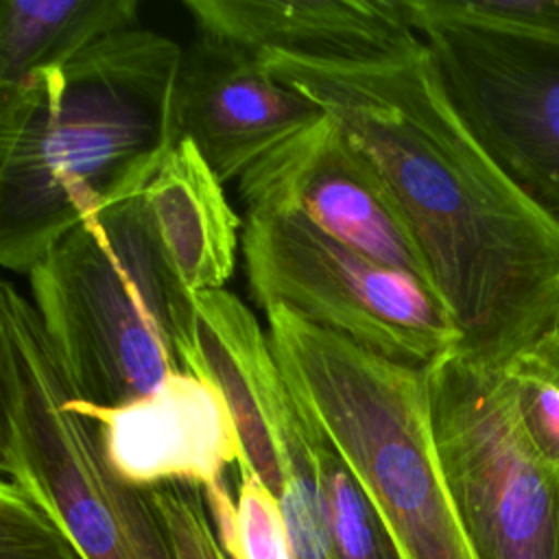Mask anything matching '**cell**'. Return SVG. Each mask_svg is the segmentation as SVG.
<instances>
[{
  "label": "cell",
  "mask_w": 559,
  "mask_h": 559,
  "mask_svg": "<svg viewBox=\"0 0 559 559\" xmlns=\"http://www.w3.org/2000/svg\"><path fill=\"white\" fill-rule=\"evenodd\" d=\"M258 57L373 164L456 323L459 354L500 369L559 328V223L465 127L426 44L365 66Z\"/></svg>",
  "instance_id": "cell-1"
},
{
  "label": "cell",
  "mask_w": 559,
  "mask_h": 559,
  "mask_svg": "<svg viewBox=\"0 0 559 559\" xmlns=\"http://www.w3.org/2000/svg\"><path fill=\"white\" fill-rule=\"evenodd\" d=\"M181 57L140 24L0 87L4 269L28 273L92 214L142 192L177 142Z\"/></svg>",
  "instance_id": "cell-2"
},
{
  "label": "cell",
  "mask_w": 559,
  "mask_h": 559,
  "mask_svg": "<svg viewBox=\"0 0 559 559\" xmlns=\"http://www.w3.org/2000/svg\"><path fill=\"white\" fill-rule=\"evenodd\" d=\"M26 275L79 400L129 404L190 371L194 293L164 258L140 192L76 225Z\"/></svg>",
  "instance_id": "cell-3"
},
{
  "label": "cell",
  "mask_w": 559,
  "mask_h": 559,
  "mask_svg": "<svg viewBox=\"0 0 559 559\" xmlns=\"http://www.w3.org/2000/svg\"><path fill=\"white\" fill-rule=\"evenodd\" d=\"M269 338L304 421L341 454L404 559H476L437 459L426 369L386 360L284 306Z\"/></svg>",
  "instance_id": "cell-4"
},
{
  "label": "cell",
  "mask_w": 559,
  "mask_h": 559,
  "mask_svg": "<svg viewBox=\"0 0 559 559\" xmlns=\"http://www.w3.org/2000/svg\"><path fill=\"white\" fill-rule=\"evenodd\" d=\"M39 314L11 282L0 288V469L85 559H179L151 489L114 474Z\"/></svg>",
  "instance_id": "cell-5"
},
{
  "label": "cell",
  "mask_w": 559,
  "mask_h": 559,
  "mask_svg": "<svg viewBox=\"0 0 559 559\" xmlns=\"http://www.w3.org/2000/svg\"><path fill=\"white\" fill-rule=\"evenodd\" d=\"M242 255L253 299L413 369L459 352L461 334L424 282L328 236L293 212H247Z\"/></svg>",
  "instance_id": "cell-6"
},
{
  "label": "cell",
  "mask_w": 559,
  "mask_h": 559,
  "mask_svg": "<svg viewBox=\"0 0 559 559\" xmlns=\"http://www.w3.org/2000/svg\"><path fill=\"white\" fill-rule=\"evenodd\" d=\"M430 432L476 559H559V469L522 435L500 369L452 352L426 369Z\"/></svg>",
  "instance_id": "cell-7"
},
{
  "label": "cell",
  "mask_w": 559,
  "mask_h": 559,
  "mask_svg": "<svg viewBox=\"0 0 559 559\" xmlns=\"http://www.w3.org/2000/svg\"><path fill=\"white\" fill-rule=\"evenodd\" d=\"M448 98L489 157L559 223V52L400 0Z\"/></svg>",
  "instance_id": "cell-8"
},
{
  "label": "cell",
  "mask_w": 559,
  "mask_h": 559,
  "mask_svg": "<svg viewBox=\"0 0 559 559\" xmlns=\"http://www.w3.org/2000/svg\"><path fill=\"white\" fill-rule=\"evenodd\" d=\"M236 188L249 212L299 214L328 236L432 288L393 194L330 116L260 162Z\"/></svg>",
  "instance_id": "cell-9"
},
{
  "label": "cell",
  "mask_w": 559,
  "mask_h": 559,
  "mask_svg": "<svg viewBox=\"0 0 559 559\" xmlns=\"http://www.w3.org/2000/svg\"><path fill=\"white\" fill-rule=\"evenodd\" d=\"M328 114L236 44L197 35L175 94L177 140H192L223 183H238Z\"/></svg>",
  "instance_id": "cell-10"
},
{
  "label": "cell",
  "mask_w": 559,
  "mask_h": 559,
  "mask_svg": "<svg viewBox=\"0 0 559 559\" xmlns=\"http://www.w3.org/2000/svg\"><path fill=\"white\" fill-rule=\"evenodd\" d=\"M68 404L92 421L114 474L138 489H207L240 461V439L225 397L188 371L173 373L129 404L94 406L74 393Z\"/></svg>",
  "instance_id": "cell-11"
},
{
  "label": "cell",
  "mask_w": 559,
  "mask_h": 559,
  "mask_svg": "<svg viewBox=\"0 0 559 559\" xmlns=\"http://www.w3.org/2000/svg\"><path fill=\"white\" fill-rule=\"evenodd\" d=\"M194 356L190 371L227 402L240 439V469L277 498L286 485L288 445L301 430L269 332L234 293H194Z\"/></svg>",
  "instance_id": "cell-12"
},
{
  "label": "cell",
  "mask_w": 559,
  "mask_h": 559,
  "mask_svg": "<svg viewBox=\"0 0 559 559\" xmlns=\"http://www.w3.org/2000/svg\"><path fill=\"white\" fill-rule=\"evenodd\" d=\"M183 9L199 35L317 63H382L424 44L400 0H186Z\"/></svg>",
  "instance_id": "cell-13"
},
{
  "label": "cell",
  "mask_w": 559,
  "mask_h": 559,
  "mask_svg": "<svg viewBox=\"0 0 559 559\" xmlns=\"http://www.w3.org/2000/svg\"><path fill=\"white\" fill-rule=\"evenodd\" d=\"M223 186L199 146L181 138L140 192L151 231L190 293L225 288L234 275L240 218Z\"/></svg>",
  "instance_id": "cell-14"
},
{
  "label": "cell",
  "mask_w": 559,
  "mask_h": 559,
  "mask_svg": "<svg viewBox=\"0 0 559 559\" xmlns=\"http://www.w3.org/2000/svg\"><path fill=\"white\" fill-rule=\"evenodd\" d=\"M140 26L135 0H2L0 87L61 66L94 41Z\"/></svg>",
  "instance_id": "cell-15"
},
{
  "label": "cell",
  "mask_w": 559,
  "mask_h": 559,
  "mask_svg": "<svg viewBox=\"0 0 559 559\" xmlns=\"http://www.w3.org/2000/svg\"><path fill=\"white\" fill-rule=\"evenodd\" d=\"M301 426L332 559H404L384 518L334 445L308 421L301 419Z\"/></svg>",
  "instance_id": "cell-16"
},
{
  "label": "cell",
  "mask_w": 559,
  "mask_h": 559,
  "mask_svg": "<svg viewBox=\"0 0 559 559\" xmlns=\"http://www.w3.org/2000/svg\"><path fill=\"white\" fill-rule=\"evenodd\" d=\"M500 376L522 435L559 469V328L515 354Z\"/></svg>",
  "instance_id": "cell-17"
},
{
  "label": "cell",
  "mask_w": 559,
  "mask_h": 559,
  "mask_svg": "<svg viewBox=\"0 0 559 559\" xmlns=\"http://www.w3.org/2000/svg\"><path fill=\"white\" fill-rule=\"evenodd\" d=\"M408 7L559 52V0H408Z\"/></svg>",
  "instance_id": "cell-18"
},
{
  "label": "cell",
  "mask_w": 559,
  "mask_h": 559,
  "mask_svg": "<svg viewBox=\"0 0 559 559\" xmlns=\"http://www.w3.org/2000/svg\"><path fill=\"white\" fill-rule=\"evenodd\" d=\"M0 559H85L68 533L20 487L0 483Z\"/></svg>",
  "instance_id": "cell-19"
},
{
  "label": "cell",
  "mask_w": 559,
  "mask_h": 559,
  "mask_svg": "<svg viewBox=\"0 0 559 559\" xmlns=\"http://www.w3.org/2000/svg\"><path fill=\"white\" fill-rule=\"evenodd\" d=\"M280 504L288 531L290 559H332L304 426L288 445L286 485Z\"/></svg>",
  "instance_id": "cell-20"
},
{
  "label": "cell",
  "mask_w": 559,
  "mask_h": 559,
  "mask_svg": "<svg viewBox=\"0 0 559 559\" xmlns=\"http://www.w3.org/2000/svg\"><path fill=\"white\" fill-rule=\"evenodd\" d=\"M236 518V542L225 552L229 559H290V542L280 498L249 469H240Z\"/></svg>",
  "instance_id": "cell-21"
},
{
  "label": "cell",
  "mask_w": 559,
  "mask_h": 559,
  "mask_svg": "<svg viewBox=\"0 0 559 559\" xmlns=\"http://www.w3.org/2000/svg\"><path fill=\"white\" fill-rule=\"evenodd\" d=\"M179 559H229L214 533L199 487L164 485L151 489Z\"/></svg>",
  "instance_id": "cell-22"
}]
</instances>
